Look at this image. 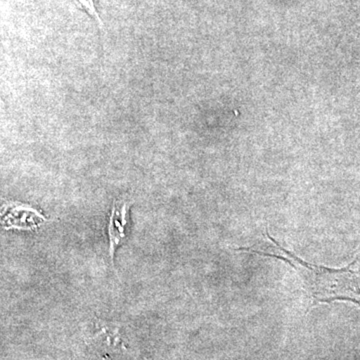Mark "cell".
<instances>
[{
    "label": "cell",
    "mask_w": 360,
    "mask_h": 360,
    "mask_svg": "<svg viewBox=\"0 0 360 360\" xmlns=\"http://www.w3.org/2000/svg\"><path fill=\"white\" fill-rule=\"evenodd\" d=\"M267 238L276 245L285 257L276 255L279 259L286 260L288 264H298L309 272V288L311 295L312 304L317 303H330L336 300H348L354 302L360 307V286L357 279L356 271L352 269V262L345 269H335L329 267L319 266L307 264L304 260L300 259L290 251L284 250L276 239L267 234Z\"/></svg>",
    "instance_id": "1"
},
{
    "label": "cell",
    "mask_w": 360,
    "mask_h": 360,
    "mask_svg": "<svg viewBox=\"0 0 360 360\" xmlns=\"http://www.w3.org/2000/svg\"><path fill=\"white\" fill-rule=\"evenodd\" d=\"M129 205L127 201H115L113 203L108 224V239H110V253L112 259L116 248L127 238V225L129 224Z\"/></svg>",
    "instance_id": "2"
},
{
    "label": "cell",
    "mask_w": 360,
    "mask_h": 360,
    "mask_svg": "<svg viewBox=\"0 0 360 360\" xmlns=\"http://www.w3.org/2000/svg\"><path fill=\"white\" fill-rule=\"evenodd\" d=\"M6 212L2 214V222L6 229H37L39 225L44 221L42 215L32 210L27 206L14 205L6 206Z\"/></svg>",
    "instance_id": "3"
},
{
    "label": "cell",
    "mask_w": 360,
    "mask_h": 360,
    "mask_svg": "<svg viewBox=\"0 0 360 360\" xmlns=\"http://www.w3.org/2000/svg\"><path fill=\"white\" fill-rule=\"evenodd\" d=\"M75 2L77 7H79L80 9H82V11L89 14L92 20H96L99 28L103 30V22L101 20L98 11H97L94 0H75Z\"/></svg>",
    "instance_id": "4"
}]
</instances>
